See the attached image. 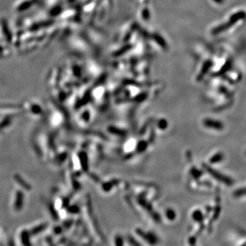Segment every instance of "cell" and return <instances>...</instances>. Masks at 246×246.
<instances>
[{
  "label": "cell",
  "instance_id": "cell-3",
  "mask_svg": "<svg viewBox=\"0 0 246 246\" xmlns=\"http://www.w3.org/2000/svg\"><path fill=\"white\" fill-rule=\"evenodd\" d=\"M223 158V155L221 154H217L215 155V156L213 157L212 158H211V162L213 163H216V162H218V161H220L221 160H222Z\"/></svg>",
  "mask_w": 246,
  "mask_h": 246
},
{
  "label": "cell",
  "instance_id": "cell-2",
  "mask_svg": "<svg viewBox=\"0 0 246 246\" xmlns=\"http://www.w3.org/2000/svg\"><path fill=\"white\" fill-rule=\"evenodd\" d=\"M204 125L208 127L212 128V129H215L220 130L223 128V125L221 122L215 121V120H209V119L205 120Z\"/></svg>",
  "mask_w": 246,
  "mask_h": 246
},
{
  "label": "cell",
  "instance_id": "cell-4",
  "mask_svg": "<svg viewBox=\"0 0 246 246\" xmlns=\"http://www.w3.org/2000/svg\"><path fill=\"white\" fill-rule=\"evenodd\" d=\"M238 193H239V195H241V194H244L246 193V189H243V190H241V189H240V191L238 192Z\"/></svg>",
  "mask_w": 246,
  "mask_h": 246
},
{
  "label": "cell",
  "instance_id": "cell-1",
  "mask_svg": "<svg viewBox=\"0 0 246 246\" xmlns=\"http://www.w3.org/2000/svg\"><path fill=\"white\" fill-rule=\"evenodd\" d=\"M207 170H208V172H209L213 176H214L215 178L219 179L220 181L223 182V183H226L227 184H232V181L231 180V178H228V177H226V176H222V175H221L220 173H218V172H215L213 170L211 169L209 167L207 168Z\"/></svg>",
  "mask_w": 246,
  "mask_h": 246
}]
</instances>
